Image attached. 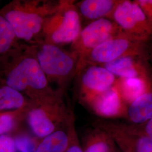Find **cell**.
<instances>
[{
  "label": "cell",
  "mask_w": 152,
  "mask_h": 152,
  "mask_svg": "<svg viewBox=\"0 0 152 152\" xmlns=\"http://www.w3.org/2000/svg\"><path fill=\"white\" fill-rule=\"evenodd\" d=\"M97 126L108 133L122 152H152V139L137 125L102 122Z\"/></svg>",
  "instance_id": "cell-6"
},
{
  "label": "cell",
  "mask_w": 152,
  "mask_h": 152,
  "mask_svg": "<svg viewBox=\"0 0 152 152\" xmlns=\"http://www.w3.org/2000/svg\"><path fill=\"white\" fill-rule=\"evenodd\" d=\"M137 126L144 134L152 139V118L144 124Z\"/></svg>",
  "instance_id": "cell-25"
},
{
  "label": "cell",
  "mask_w": 152,
  "mask_h": 152,
  "mask_svg": "<svg viewBox=\"0 0 152 152\" xmlns=\"http://www.w3.org/2000/svg\"><path fill=\"white\" fill-rule=\"evenodd\" d=\"M81 70V90L82 100L87 104L99 94L115 84L117 77L102 65L85 64L78 66Z\"/></svg>",
  "instance_id": "cell-8"
},
{
  "label": "cell",
  "mask_w": 152,
  "mask_h": 152,
  "mask_svg": "<svg viewBox=\"0 0 152 152\" xmlns=\"http://www.w3.org/2000/svg\"><path fill=\"white\" fill-rule=\"evenodd\" d=\"M66 124L64 127L41 139L34 152H65L69 142Z\"/></svg>",
  "instance_id": "cell-17"
},
{
  "label": "cell",
  "mask_w": 152,
  "mask_h": 152,
  "mask_svg": "<svg viewBox=\"0 0 152 152\" xmlns=\"http://www.w3.org/2000/svg\"><path fill=\"white\" fill-rule=\"evenodd\" d=\"M4 17L11 25L16 38L31 41L43 29L44 19L37 11L15 9L6 12Z\"/></svg>",
  "instance_id": "cell-9"
},
{
  "label": "cell",
  "mask_w": 152,
  "mask_h": 152,
  "mask_svg": "<svg viewBox=\"0 0 152 152\" xmlns=\"http://www.w3.org/2000/svg\"><path fill=\"white\" fill-rule=\"evenodd\" d=\"M147 59L142 56H127L102 65L117 78H141L152 82V71Z\"/></svg>",
  "instance_id": "cell-10"
},
{
  "label": "cell",
  "mask_w": 152,
  "mask_h": 152,
  "mask_svg": "<svg viewBox=\"0 0 152 152\" xmlns=\"http://www.w3.org/2000/svg\"><path fill=\"white\" fill-rule=\"evenodd\" d=\"M34 56L38 61L48 81L57 82L65 87L75 73L80 59L77 53H69L54 44H43L38 46Z\"/></svg>",
  "instance_id": "cell-4"
},
{
  "label": "cell",
  "mask_w": 152,
  "mask_h": 152,
  "mask_svg": "<svg viewBox=\"0 0 152 152\" xmlns=\"http://www.w3.org/2000/svg\"><path fill=\"white\" fill-rule=\"evenodd\" d=\"M70 110L66 108L60 94L37 101H31L25 115L33 135L42 139L65 126Z\"/></svg>",
  "instance_id": "cell-2"
},
{
  "label": "cell",
  "mask_w": 152,
  "mask_h": 152,
  "mask_svg": "<svg viewBox=\"0 0 152 152\" xmlns=\"http://www.w3.org/2000/svg\"><path fill=\"white\" fill-rule=\"evenodd\" d=\"M6 86L37 101L54 96L49 81L38 61L31 53L18 59L6 77Z\"/></svg>",
  "instance_id": "cell-1"
},
{
  "label": "cell",
  "mask_w": 152,
  "mask_h": 152,
  "mask_svg": "<svg viewBox=\"0 0 152 152\" xmlns=\"http://www.w3.org/2000/svg\"><path fill=\"white\" fill-rule=\"evenodd\" d=\"M27 108L0 113V136L7 134L15 128L18 120L25 115Z\"/></svg>",
  "instance_id": "cell-20"
},
{
  "label": "cell",
  "mask_w": 152,
  "mask_h": 152,
  "mask_svg": "<svg viewBox=\"0 0 152 152\" xmlns=\"http://www.w3.org/2000/svg\"><path fill=\"white\" fill-rule=\"evenodd\" d=\"M112 19L125 34L145 41L152 40V26L135 1L121 0Z\"/></svg>",
  "instance_id": "cell-5"
},
{
  "label": "cell",
  "mask_w": 152,
  "mask_h": 152,
  "mask_svg": "<svg viewBox=\"0 0 152 152\" xmlns=\"http://www.w3.org/2000/svg\"><path fill=\"white\" fill-rule=\"evenodd\" d=\"M148 42L124 33H121L80 55L78 66L85 64L103 65L127 56L147 57Z\"/></svg>",
  "instance_id": "cell-3"
},
{
  "label": "cell",
  "mask_w": 152,
  "mask_h": 152,
  "mask_svg": "<svg viewBox=\"0 0 152 152\" xmlns=\"http://www.w3.org/2000/svg\"><path fill=\"white\" fill-rule=\"evenodd\" d=\"M99 116L106 118L126 117L127 106L124 102L115 84L92 99L87 103Z\"/></svg>",
  "instance_id": "cell-11"
},
{
  "label": "cell",
  "mask_w": 152,
  "mask_h": 152,
  "mask_svg": "<svg viewBox=\"0 0 152 152\" xmlns=\"http://www.w3.org/2000/svg\"><path fill=\"white\" fill-rule=\"evenodd\" d=\"M81 31L79 13L75 8L71 7L64 13L60 25L51 33L50 39L54 45L74 42Z\"/></svg>",
  "instance_id": "cell-12"
},
{
  "label": "cell",
  "mask_w": 152,
  "mask_h": 152,
  "mask_svg": "<svg viewBox=\"0 0 152 152\" xmlns=\"http://www.w3.org/2000/svg\"><path fill=\"white\" fill-rule=\"evenodd\" d=\"M13 137L16 152H34L41 140L25 132H19Z\"/></svg>",
  "instance_id": "cell-21"
},
{
  "label": "cell",
  "mask_w": 152,
  "mask_h": 152,
  "mask_svg": "<svg viewBox=\"0 0 152 152\" xmlns=\"http://www.w3.org/2000/svg\"><path fill=\"white\" fill-rule=\"evenodd\" d=\"M135 1L152 26V0H136Z\"/></svg>",
  "instance_id": "cell-24"
},
{
  "label": "cell",
  "mask_w": 152,
  "mask_h": 152,
  "mask_svg": "<svg viewBox=\"0 0 152 152\" xmlns=\"http://www.w3.org/2000/svg\"><path fill=\"white\" fill-rule=\"evenodd\" d=\"M66 126L69 135V142L65 152H83L76 131L74 115L71 110Z\"/></svg>",
  "instance_id": "cell-22"
},
{
  "label": "cell",
  "mask_w": 152,
  "mask_h": 152,
  "mask_svg": "<svg viewBox=\"0 0 152 152\" xmlns=\"http://www.w3.org/2000/svg\"><path fill=\"white\" fill-rule=\"evenodd\" d=\"M16 37L11 25L0 15V55L6 54L15 43Z\"/></svg>",
  "instance_id": "cell-19"
},
{
  "label": "cell",
  "mask_w": 152,
  "mask_h": 152,
  "mask_svg": "<svg viewBox=\"0 0 152 152\" xmlns=\"http://www.w3.org/2000/svg\"><path fill=\"white\" fill-rule=\"evenodd\" d=\"M122 33L112 19L102 18L94 20L82 29L75 41L76 52L80 56Z\"/></svg>",
  "instance_id": "cell-7"
},
{
  "label": "cell",
  "mask_w": 152,
  "mask_h": 152,
  "mask_svg": "<svg viewBox=\"0 0 152 152\" xmlns=\"http://www.w3.org/2000/svg\"><path fill=\"white\" fill-rule=\"evenodd\" d=\"M122 152L121 151H120V149L117 148H117H116V149H115V152Z\"/></svg>",
  "instance_id": "cell-26"
},
{
  "label": "cell",
  "mask_w": 152,
  "mask_h": 152,
  "mask_svg": "<svg viewBox=\"0 0 152 152\" xmlns=\"http://www.w3.org/2000/svg\"><path fill=\"white\" fill-rule=\"evenodd\" d=\"M126 117L133 125H141L152 118V90L144 93L130 104Z\"/></svg>",
  "instance_id": "cell-16"
},
{
  "label": "cell",
  "mask_w": 152,
  "mask_h": 152,
  "mask_svg": "<svg viewBox=\"0 0 152 152\" xmlns=\"http://www.w3.org/2000/svg\"><path fill=\"white\" fill-rule=\"evenodd\" d=\"M0 152H16L13 136L7 134L0 136Z\"/></svg>",
  "instance_id": "cell-23"
},
{
  "label": "cell",
  "mask_w": 152,
  "mask_h": 152,
  "mask_svg": "<svg viewBox=\"0 0 152 152\" xmlns=\"http://www.w3.org/2000/svg\"><path fill=\"white\" fill-rule=\"evenodd\" d=\"M30 102L24 95L7 86L0 88V112L26 108Z\"/></svg>",
  "instance_id": "cell-18"
},
{
  "label": "cell",
  "mask_w": 152,
  "mask_h": 152,
  "mask_svg": "<svg viewBox=\"0 0 152 152\" xmlns=\"http://www.w3.org/2000/svg\"><path fill=\"white\" fill-rule=\"evenodd\" d=\"M121 0H84L78 4V10L87 19L96 20L112 17Z\"/></svg>",
  "instance_id": "cell-13"
},
{
  "label": "cell",
  "mask_w": 152,
  "mask_h": 152,
  "mask_svg": "<svg viewBox=\"0 0 152 152\" xmlns=\"http://www.w3.org/2000/svg\"><path fill=\"white\" fill-rule=\"evenodd\" d=\"M115 85L127 106L144 93L152 90V82L141 78H117Z\"/></svg>",
  "instance_id": "cell-14"
},
{
  "label": "cell",
  "mask_w": 152,
  "mask_h": 152,
  "mask_svg": "<svg viewBox=\"0 0 152 152\" xmlns=\"http://www.w3.org/2000/svg\"><path fill=\"white\" fill-rule=\"evenodd\" d=\"M82 147L83 152H114L117 148L108 133L97 125L84 137Z\"/></svg>",
  "instance_id": "cell-15"
}]
</instances>
